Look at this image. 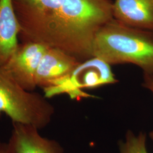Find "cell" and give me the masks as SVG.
Wrapping results in <instances>:
<instances>
[{"label":"cell","mask_w":153,"mask_h":153,"mask_svg":"<svg viewBox=\"0 0 153 153\" xmlns=\"http://www.w3.org/2000/svg\"><path fill=\"white\" fill-rule=\"evenodd\" d=\"M0 153H9L7 143L0 141Z\"/></svg>","instance_id":"cell-12"},{"label":"cell","mask_w":153,"mask_h":153,"mask_svg":"<svg viewBox=\"0 0 153 153\" xmlns=\"http://www.w3.org/2000/svg\"><path fill=\"white\" fill-rule=\"evenodd\" d=\"M13 123V129L7 143L9 153H65L56 141L43 137L33 126Z\"/></svg>","instance_id":"cell-6"},{"label":"cell","mask_w":153,"mask_h":153,"mask_svg":"<svg viewBox=\"0 0 153 153\" xmlns=\"http://www.w3.org/2000/svg\"><path fill=\"white\" fill-rule=\"evenodd\" d=\"M117 82L110 65L98 57H93L81 62L71 73L53 86L43 89L44 96L51 98L57 94L66 93L73 99L95 98L82 90L99 88Z\"/></svg>","instance_id":"cell-4"},{"label":"cell","mask_w":153,"mask_h":153,"mask_svg":"<svg viewBox=\"0 0 153 153\" xmlns=\"http://www.w3.org/2000/svg\"><path fill=\"white\" fill-rule=\"evenodd\" d=\"M113 17L131 27L153 31V0H115Z\"/></svg>","instance_id":"cell-8"},{"label":"cell","mask_w":153,"mask_h":153,"mask_svg":"<svg viewBox=\"0 0 153 153\" xmlns=\"http://www.w3.org/2000/svg\"><path fill=\"white\" fill-rule=\"evenodd\" d=\"M149 136H150V138L153 140V131L150 132V133H149Z\"/></svg>","instance_id":"cell-13"},{"label":"cell","mask_w":153,"mask_h":153,"mask_svg":"<svg viewBox=\"0 0 153 153\" xmlns=\"http://www.w3.org/2000/svg\"><path fill=\"white\" fill-rule=\"evenodd\" d=\"M12 123L33 126L39 130L51 123L55 108L42 94L29 91L0 67V114Z\"/></svg>","instance_id":"cell-3"},{"label":"cell","mask_w":153,"mask_h":153,"mask_svg":"<svg viewBox=\"0 0 153 153\" xmlns=\"http://www.w3.org/2000/svg\"><path fill=\"white\" fill-rule=\"evenodd\" d=\"M19 38L60 49L81 62L93 57L99 30L113 18L109 0H12Z\"/></svg>","instance_id":"cell-1"},{"label":"cell","mask_w":153,"mask_h":153,"mask_svg":"<svg viewBox=\"0 0 153 153\" xmlns=\"http://www.w3.org/2000/svg\"><path fill=\"white\" fill-rule=\"evenodd\" d=\"M93 56L109 65L131 64L153 74V33L125 25L113 18L94 39Z\"/></svg>","instance_id":"cell-2"},{"label":"cell","mask_w":153,"mask_h":153,"mask_svg":"<svg viewBox=\"0 0 153 153\" xmlns=\"http://www.w3.org/2000/svg\"><path fill=\"white\" fill-rule=\"evenodd\" d=\"M20 26L12 0H0V67H3L18 45Z\"/></svg>","instance_id":"cell-9"},{"label":"cell","mask_w":153,"mask_h":153,"mask_svg":"<svg viewBox=\"0 0 153 153\" xmlns=\"http://www.w3.org/2000/svg\"><path fill=\"white\" fill-rule=\"evenodd\" d=\"M142 86L149 90L153 94V74H143V81Z\"/></svg>","instance_id":"cell-11"},{"label":"cell","mask_w":153,"mask_h":153,"mask_svg":"<svg viewBox=\"0 0 153 153\" xmlns=\"http://www.w3.org/2000/svg\"><path fill=\"white\" fill-rule=\"evenodd\" d=\"M81 62L60 49L49 47L43 56L36 73V86L49 88L71 73Z\"/></svg>","instance_id":"cell-7"},{"label":"cell","mask_w":153,"mask_h":153,"mask_svg":"<svg viewBox=\"0 0 153 153\" xmlns=\"http://www.w3.org/2000/svg\"><path fill=\"white\" fill-rule=\"evenodd\" d=\"M146 138L143 132L136 134L133 131H128L124 140L118 142L119 153H148Z\"/></svg>","instance_id":"cell-10"},{"label":"cell","mask_w":153,"mask_h":153,"mask_svg":"<svg viewBox=\"0 0 153 153\" xmlns=\"http://www.w3.org/2000/svg\"><path fill=\"white\" fill-rule=\"evenodd\" d=\"M49 47L35 42H23L5 65L2 67L24 89L34 91L35 76L39 63Z\"/></svg>","instance_id":"cell-5"}]
</instances>
